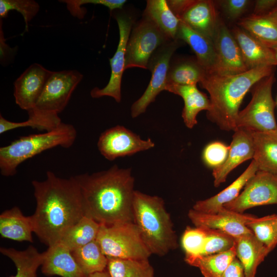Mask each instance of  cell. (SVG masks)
<instances>
[{
	"mask_svg": "<svg viewBox=\"0 0 277 277\" xmlns=\"http://www.w3.org/2000/svg\"><path fill=\"white\" fill-rule=\"evenodd\" d=\"M233 34L248 69L276 65L272 50L247 31L243 29L235 28Z\"/></svg>",
	"mask_w": 277,
	"mask_h": 277,
	"instance_id": "ffe728a7",
	"label": "cell"
},
{
	"mask_svg": "<svg viewBox=\"0 0 277 277\" xmlns=\"http://www.w3.org/2000/svg\"><path fill=\"white\" fill-rule=\"evenodd\" d=\"M83 77L76 70L52 71L33 110L58 114L65 108Z\"/></svg>",
	"mask_w": 277,
	"mask_h": 277,
	"instance_id": "30bf717a",
	"label": "cell"
},
{
	"mask_svg": "<svg viewBox=\"0 0 277 277\" xmlns=\"http://www.w3.org/2000/svg\"><path fill=\"white\" fill-rule=\"evenodd\" d=\"M276 104L277 105V100H276Z\"/></svg>",
	"mask_w": 277,
	"mask_h": 277,
	"instance_id": "c3c4849f",
	"label": "cell"
},
{
	"mask_svg": "<svg viewBox=\"0 0 277 277\" xmlns=\"http://www.w3.org/2000/svg\"><path fill=\"white\" fill-rule=\"evenodd\" d=\"M60 2L66 4L67 9L71 14L78 18H84L86 10L81 7L85 4H92L102 5L107 7L110 11L116 9H122L124 5L127 2L125 0H62Z\"/></svg>",
	"mask_w": 277,
	"mask_h": 277,
	"instance_id": "ab89813d",
	"label": "cell"
},
{
	"mask_svg": "<svg viewBox=\"0 0 277 277\" xmlns=\"http://www.w3.org/2000/svg\"><path fill=\"white\" fill-rule=\"evenodd\" d=\"M187 43L195 53L196 61L206 73H213L216 63L213 43L180 20L176 38Z\"/></svg>",
	"mask_w": 277,
	"mask_h": 277,
	"instance_id": "44dd1931",
	"label": "cell"
},
{
	"mask_svg": "<svg viewBox=\"0 0 277 277\" xmlns=\"http://www.w3.org/2000/svg\"><path fill=\"white\" fill-rule=\"evenodd\" d=\"M170 41L151 19L143 16L131 31L126 46L125 70L134 67L148 69L152 54Z\"/></svg>",
	"mask_w": 277,
	"mask_h": 277,
	"instance_id": "ba28073f",
	"label": "cell"
},
{
	"mask_svg": "<svg viewBox=\"0 0 277 277\" xmlns=\"http://www.w3.org/2000/svg\"><path fill=\"white\" fill-rule=\"evenodd\" d=\"M100 226L92 219L84 216L65 231L58 242L72 251L96 240Z\"/></svg>",
	"mask_w": 277,
	"mask_h": 277,
	"instance_id": "4dcf8cb0",
	"label": "cell"
},
{
	"mask_svg": "<svg viewBox=\"0 0 277 277\" xmlns=\"http://www.w3.org/2000/svg\"><path fill=\"white\" fill-rule=\"evenodd\" d=\"M1 253L9 258L14 264L16 273L9 277H37V270L41 266L43 253L32 245L25 250H17L13 248H0Z\"/></svg>",
	"mask_w": 277,
	"mask_h": 277,
	"instance_id": "f546056e",
	"label": "cell"
},
{
	"mask_svg": "<svg viewBox=\"0 0 277 277\" xmlns=\"http://www.w3.org/2000/svg\"><path fill=\"white\" fill-rule=\"evenodd\" d=\"M256 239L270 251L277 245V215L254 217L247 224Z\"/></svg>",
	"mask_w": 277,
	"mask_h": 277,
	"instance_id": "d590c367",
	"label": "cell"
},
{
	"mask_svg": "<svg viewBox=\"0 0 277 277\" xmlns=\"http://www.w3.org/2000/svg\"><path fill=\"white\" fill-rule=\"evenodd\" d=\"M96 241L108 258L148 259L151 255L133 222L101 225Z\"/></svg>",
	"mask_w": 277,
	"mask_h": 277,
	"instance_id": "8992f818",
	"label": "cell"
},
{
	"mask_svg": "<svg viewBox=\"0 0 277 277\" xmlns=\"http://www.w3.org/2000/svg\"><path fill=\"white\" fill-rule=\"evenodd\" d=\"M42 272L47 276L61 277H87L73 258L71 251L64 245L57 243L48 247L43 252Z\"/></svg>",
	"mask_w": 277,
	"mask_h": 277,
	"instance_id": "ac0fdd59",
	"label": "cell"
},
{
	"mask_svg": "<svg viewBox=\"0 0 277 277\" xmlns=\"http://www.w3.org/2000/svg\"><path fill=\"white\" fill-rule=\"evenodd\" d=\"M119 29V42L113 56L109 59L111 73L109 82L103 88L95 87L90 91L93 98L110 96L119 103L121 101V83L125 70L127 44L132 30L133 20L123 13L114 15Z\"/></svg>",
	"mask_w": 277,
	"mask_h": 277,
	"instance_id": "4fadbf2b",
	"label": "cell"
},
{
	"mask_svg": "<svg viewBox=\"0 0 277 277\" xmlns=\"http://www.w3.org/2000/svg\"><path fill=\"white\" fill-rule=\"evenodd\" d=\"M275 81L273 72L254 85L251 101L238 113L236 121L237 128L277 132L274 116L276 103L272 95V88Z\"/></svg>",
	"mask_w": 277,
	"mask_h": 277,
	"instance_id": "52a82bcc",
	"label": "cell"
},
{
	"mask_svg": "<svg viewBox=\"0 0 277 277\" xmlns=\"http://www.w3.org/2000/svg\"><path fill=\"white\" fill-rule=\"evenodd\" d=\"M108 259L106 271L110 277H155L148 259Z\"/></svg>",
	"mask_w": 277,
	"mask_h": 277,
	"instance_id": "d6a6232c",
	"label": "cell"
},
{
	"mask_svg": "<svg viewBox=\"0 0 277 277\" xmlns=\"http://www.w3.org/2000/svg\"><path fill=\"white\" fill-rule=\"evenodd\" d=\"M273 51L274 58L276 62V64L277 65V44L272 46L270 48Z\"/></svg>",
	"mask_w": 277,
	"mask_h": 277,
	"instance_id": "7dc6e473",
	"label": "cell"
},
{
	"mask_svg": "<svg viewBox=\"0 0 277 277\" xmlns=\"http://www.w3.org/2000/svg\"><path fill=\"white\" fill-rule=\"evenodd\" d=\"M133 223L151 254L162 256L177 246V236L164 200L135 190Z\"/></svg>",
	"mask_w": 277,
	"mask_h": 277,
	"instance_id": "277c9868",
	"label": "cell"
},
{
	"mask_svg": "<svg viewBox=\"0 0 277 277\" xmlns=\"http://www.w3.org/2000/svg\"><path fill=\"white\" fill-rule=\"evenodd\" d=\"M32 185L36 203L31 215L34 233L49 247L85 216L81 191L74 176L62 178L51 171L44 180H33Z\"/></svg>",
	"mask_w": 277,
	"mask_h": 277,
	"instance_id": "6da1fadb",
	"label": "cell"
},
{
	"mask_svg": "<svg viewBox=\"0 0 277 277\" xmlns=\"http://www.w3.org/2000/svg\"><path fill=\"white\" fill-rule=\"evenodd\" d=\"M230 146L220 142L208 144L204 148L202 157L204 163L213 169L224 164L227 158Z\"/></svg>",
	"mask_w": 277,
	"mask_h": 277,
	"instance_id": "60d3db41",
	"label": "cell"
},
{
	"mask_svg": "<svg viewBox=\"0 0 277 277\" xmlns=\"http://www.w3.org/2000/svg\"><path fill=\"white\" fill-rule=\"evenodd\" d=\"M38 3L33 0H0L1 18L6 17L10 11L15 10L23 16L25 30L28 31L29 23L39 10Z\"/></svg>",
	"mask_w": 277,
	"mask_h": 277,
	"instance_id": "8d00e7d4",
	"label": "cell"
},
{
	"mask_svg": "<svg viewBox=\"0 0 277 277\" xmlns=\"http://www.w3.org/2000/svg\"><path fill=\"white\" fill-rule=\"evenodd\" d=\"M250 131L254 149L253 160L258 169L277 173V132Z\"/></svg>",
	"mask_w": 277,
	"mask_h": 277,
	"instance_id": "484cf974",
	"label": "cell"
},
{
	"mask_svg": "<svg viewBox=\"0 0 277 277\" xmlns=\"http://www.w3.org/2000/svg\"><path fill=\"white\" fill-rule=\"evenodd\" d=\"M180 43L178 39L169 41L159 47L151 56L148 64V69L151 72V80L143 95L131 107L133 118L144 113L157 95L161 91L166 90L170 60Z\"/></svg>",
	"mask_w": 277,
	"mask_h": 277,
	"instance_id": "9c48e42d",
	"label": "cell"
},
{
	"mask_svg": "<svg viewBox=\"0 0 277 277\" xmlns=\"http://www.w3.org/2000/svg\"><path fill=\"white\" fill-rule=\"evenodd\" d=\"M274 67L261 66L230 75L206 73L200 84L209 94L208 119L222 130L234 131L244 96L256 83L274 72Z\"/></svg>",
	"mask_w": 277,
	"mask_h": 277,
	"instance_id": "3957f363",
	"label": "cell"
},
{
	"mask_svg": "<svg viewBox=\"0 0 277 277\" xmlns=\"http://www.w3.org/2000/svg\"><path fill=\"white\" fill-rule=\"evenodd\" d=\"M166 90L181 96L184 102L182 116L186 126L192 129L197 124L196 117L202 110L208 111L210 102L207 95L196 85H168Z\"/></svg>",
	"mask_w": 277,
	"mask_h": 277,
	"instance_id": "603a6c76",
	"label": "cell"
},
{
	"mask_svg": "<svg viewBox=\"0 0 277 277\" xmlns=\"http://www.w3.org/2000/svg\"><path fill=\"white\" fill-rule=\"evenodd\" d=\"M89 277H110L107 271L106 270L102 272L96 273L90 275Z\"/></svg>",
	"mask_w": 277,
	"mask_h": 277,
	"instance_id": "bcb514c9",
	"label": "cell"
},
{
	"mask_svg": "<svg viewBox=\"0 0 277 277\" xmlns=\"http://www.w3.org/2000/svg\"><path fill=\"white\" fill-rule=\"evenodd\" d=\"M205 73L196 61H186L172 65L170 64L167 76V86L196 85Z\"/></svg>",
	"mask_w": 277,
	"mask_h": 277,
	"instance_id": "e575fe53",
	"label": "cell"
},
{
	"mask_svg": "<svg viewBox=\"0 0 277 277\" xmlns=\"http://www.w3.org/2000/svg\"><path fill=\"white\" fill-rule=\"evenodd\" d=\"M74 176L81 191L85 216L100 225L133 222L134 179L130 168L115 165L106 170Z\"/></svg>",
	"mask_w": 277,
	"mask_h": 277,
	"instance_id": "7a4b0ae2",
	"label": "cell"
},
{
	"mask_svg": "<svg viewBox=\"0 0 277 277\" xmlns=\"http://www.w3.org/2000/svg\"><path fill=\"white\" fill-rule=\"evenodd\" d=\"M76 136L75 127L64 123L50 131L22 136L0 148L1 174L13 176L18 166L26 160L54 147L70 148Z\"/></svg>",
	"mask_w": 277,
	"mask_h": 277,
	"instance_id": "5b68a950",
	"label": "cell"
},
{
	"mask_svg": "<svg viewBox=\"0 0 277 277\" xmlns=\"http://www.w3.org/2000/svg\"><path fill=\"white\" fill-rule=\"evenodd\" d=\"M227 159L223 165L213 169L214 185L219 187L225 182L229 173L239 165L253 159L254 154L251 131L244 128H238L232 139Z\"/></svg>",
	"mask_w": 277,
	"mask_h": 277,
	"instance_id": "e0dca14e",
	"label": "cell"
},
{
	"mask_svg": "<svg viewBox=\"0 0 277 277\" xmlns=\"http://www.w3.org/2000/svg\"><path fill=\"white\" fill-rule=\"evenodd\" d=\"M277 7V0H258L256 1L254 14L267 13Z\"/></svg>",
	"mask_w": 277,
	"mask_h": 277,
	"instance_id": "f6af8a7d",
	"label": "cell"
},
{
	"mask_svg": "<svg viewBox=\"0 0 277 277\" xmlns=\"http://www.w3.org/2000/svg\"><path fill=\"white\" fill-rule=\"evenodd\" d=\"M154 145L151 138L143 140L138 135L120 125L101 133L97 144L101 154L109 161L147 150Z\"/></svg>",
	"mask_w": 277,
	"mask_h": 277,
	"instance_id": "7c38bea8",
	"label": "cell"
},
{
	"mask_svg": "<svg viewBox=\"0 0 277 277\" xmlns=\"http://www.w3.org/2000/svg\"><path fill=\"white\" fill-rule=\"evenodd\" d=\"M235 257L234 244L226 251L209 255L185 256V261L188 264L197 267L204 277H223Z\"/></svg>",
	"mask_w": 277,
	"mask_h": 277,
	"instance_id": "f1b7e54d",
	"label": "cell"
},
{
	"mask_svg": "<svg viewBox=\"0 0 277 277\" xmlns=\"http://www.w3.org/2000/svg\"><path fill=\"white\" fill-rule=\"evenodd\" d=\"M223 277H245L243 267L236 257L228 266Z\"/></svg>",
	"mask_w": 277,
	"mask_h": 277,
	"instance_id": "ee69618b",
	"label": "cell"
},
{
	"mask_svg": "<svg viewBox=\"0 0 277 277\" xmlns=\"http://www.w3.org/2000/svg\"><path fill=\"white\" fill-rule=\"evenodd\" d=\"M272 204H277V173L258 170L239 196L223 207L243 213L254 207Z\"/></svg>",
	"mask_w": 277,
	"mask_h": 277,
	"instance_id": "8fae6325",
	"label": "cell"
},
{
	"mask_svg": "<svg viewBox=\"0 0 277 277\" xmlns=\"http://www.w3.org/2000/svg\"><path fill=\"white\" fill-rule=\"evenodd\" d=\"M71 253L87 277L106 270L108 257L103 253L96 240L73 250Z\"/></svg>",
	"mask_w": 277,
	"mask_h": 277,
	"instance_id": "1f68e13d",
	"label": "cell"
},
{
	"mask_svg": "<svg viewBox=\"0 0 277 277\" xmlns=\"http://www.w3.org/2000/svg\"><path fill=\"white\" fill-rule=\"evenodd\" d=\"M27 121L16 122L9 121L0 115V134L24 127H31L48 131L57 127L62 122L58 114L44 113L33 110L28 113Z\"/></svg>",
	"mask_w": 277,
	"mask_h": 277,
	"instance_id": "836d02e7",
	"label": "cell"
},
{
	"mask_svg": "<svg viewBox=\"0 0 277 277\" xmlns=\"http://www.w3.org/2000/svg\"><path fill=\"white\" fill-rule=\"evenodd\" d=\"M249 1L247 0H225L220 1L224 11L231 18L240 16L247 8Z\"/></svg>",
	"mask_w": 277,
	"mask_h": 277,
	"instance_id": "b9f144b4",
	"label": "cell"
},
{
	"mask_svg": "<svg viewBox=\"0 0 277 277\" xmlns=\"http://www.w3.org/2000/svg\"><path fill=\"white\" fill-rule=\"evenodd\" d=\"M33 225L31 216H25L16 206L0 215V234L2 238L18 242H33Z\"/></svg>",
	"mask_w": 277,
	"mask_h": 277,
	"instance_id": "d4e9b609",
	"label": "cell"
},
{
	"mask_svg": "<svg viewBox=\"0 0 277 277\" xmlns=\"http://www.w3.org/2000/svg\"><path fill=\"white\" fill-rule=\"evenodd\" d=\"M188 216L195 227L219 229L235 238L253 233L247 224L254 216L231 211L224 207L215 213H206L191 209Z\"/></svg>",
	"mask_w": 277,
	"mask_h": 277,
	"instance_id": "9a60e30c",
	"label": "cell"
},
{
	"mask_svg": "<svg viewBox=\"0 0 277 277\" xmlns=\"http://www.w3.org/2000/svg\"><path fill=\"white\" fill-rule=\"evenodd\" d=\"M216 63L213 73L230 75L249 70L245 64L240 47L226 26L219 22L213 40Z\"/></svg>",
	"mask_w": 277,
	"mask_h": 277,
	"instance_id": "5bb4252c",
	"label": "cell"
},
{
	"mask_svg": "<svg viewBox=\"0 0 277 277\" xmlns=\"http://www.w3.org/2000/svg\"><path fill=\"white\" fill-rule=\"evenodd\" d=\"M52 71L41 65H31L14 83L16 104L28 112L32 110L39 98Z\"/></svg>",
	"mask_w": 277,
	"mask_h": 277,
	"instance_id": "2e32d148",
	"label": "cell"
},
{
	"mask_svg": "<svg viewBox=\"0 0 277 277\" xmlns=\"http://www.w3.org/2000/svg\"><path fill=\"white\" fill-rule=\"evenodd\" d=\"M143 16L151 19L170 40L176 38L180 20L166 0H148Z\"/></svg>",
	"mask_w": 277,
	"mask_h": 277,
	"instance_id": "83f0119b",
	"label": "cell"
},
{
	"mask_svg": "<svg viewBox=\"0 0 277 277\" xmlns=\"http://www.w3.org/2000/svg\"><path fill=\"white\" fill-rule=\"evenodd\" d=\"M204 228L206 231L207 240L201 255L226 251L234 246L235 239L232 235L219 229Z\"/></svg>",
	"mask_w": 277,
	"mask_h": 277,
	"instance_id": "f35d334b",
	"label": "cell"
},
{
	"mask_svg": "<svg viewBox=\"0 0 277 277\" xmlns=\"http://www.w3.org/2000/svg\"><path fill=\"white\" fill-rule=\"evenodd\" d=\"M178 18L213 43L219 22L212 1L194 0Z\"/></svg>",
	"mask_w": 277,
	"mask_h": 277,
	"instance_id": "d6986e66",
	"label": "cell"
},
{
	"mask_svg": "<svg viewBox=\"0 0 277 277\" xmlns=\"http://www.w3.org/2000/svg\"><path fill=\"white\" fill-rule=\"evenodd\" d=\"M258 170L255 162L252 160L244 172L230 185L210 198L196 202L192 209L206 213H217L225 204L239 196L241 190Z\"/></svg>",
	"mask_w": 277,
	"mask_h": 277,
	"instance_id": "7402d4cb",
	"label": "cell"
},
{
	"mask_svg": "<svg viewBox=\"0 0 277 277\" xmlns=\"http://www.w3.org/2000/svg\"><path fill=\"white\" fill-rule=\"evenodd\" d=\"M206 240L207 233L205 228L187 227L181 239V244L185 252V256L201 255Z\"/></svg>",
	"mask_w": 277,
	"mask_h": 277,
	"instance_id": "74e56055",
	"label": "cell"
},
{
	"mask_svg": "<svg viewBox=\"0 0 277 277\" xmlns=\"http://www.w3.org/2000/svg\"><path fill=\"white\" fill-rule=\"evenodd\" d=\"M239 25L269 48L277 44V7L267 13L244 18Z\"/></svg>",
	"mask_w": 277,
	"mask_h": 277,
	"instance_id": "4316f807",
	"label": "cell"
},
{
	"mask_svg": "<svg viewBox=\"0 0 277 277\" xmlns=\"http://www.w3.org/2000/svg\"><path fill=\"white\" fill-rule=\"evenodd\" d=\"M235 239L236 257L243 267L245 277H255L258 266L270 251L253 233Z\"/></svg>",
	"mask_w": 277,
	"mask_h": 277,
	"instance_id": "cb8c5ba5",
	"label": "cell"
},
{
	"mask_svg": "<svg viewBox=\"0 0 277 277\" xmlns=\"http://www.w3.org/2000/svg\"><path fill=\"white\" fill-rule=\"evenodd\" d=\"M194 0H167V3L178 18L194 2Z\"/></svg>",
	"mask_w": 277,
	"mask_h": 277,
	"instance_id": "7bdbcfd3",
	"label": "cell"
}]
</instances>
